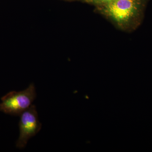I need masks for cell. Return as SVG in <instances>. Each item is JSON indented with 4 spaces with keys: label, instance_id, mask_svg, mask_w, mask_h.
<instances>
[{
    "label": "cell",
    "instance_id": "277c9868",
    "mask_svg": "<svg viewBox=\"0 0 152 152\" xmlns=\"http://www.w3.org/2000/svg\"><path fill=\"white\" fill-rule=\"evenodd\" d=\"M87 1L91 2L97 3H104V4H108L112 2L114 0H86Z\"/></svg>",
    "mask_w": 152,
    "mask_h": 152
},
{
    "label": "cell",
    "instance_id": "7a4b0ae2",
    "mask_svg": "<svg viewBox=\"0 0 152 152\" xmlns=\"http://www.w3.org/2000/svg\"><path fill=\"white\" fill-rule=\"evenodd\" d=\"M19 122L20 136L16 146L19 148L26 147L30 139L41 130L42 124L39 121L38 113L34 105H32L20 115Z\"/></svg>",
    "mask_w": 152,
    "mask_h": 152
},
{
    "label": "cell",
    "instance_id": "6da1fadb",
    "mask_svg": "<svg viewBox=\"0 0 152 152\" xmlns=\"http://www.w3.org/2000/svg\"><path fill=\"white\" fill-rule=\"evenodd\" d=\"M37 97L35 87L32 83L27 88L20 92H12L3 98L0 110L13 115H20L33 105Z\"/></svg>",
    "mask_w": 152,
    "mask_h": 152
},
{
    "label": "cell",
    "instance_id": "3957f363",
    "mask_svg": "<svg viewBox=\"0 0 152 152\" xmlns=\"http://www.w3.org/2000/svg\"><path fill=\"white\" fill-rule=\"evenodd\" d=\"M137 0H114L107 4L106 11L114 20L119 23L128 22L137 10Z\"/></svg>",
    "mask_w": 152,
    "mask_h": 152
}]
</instances>
